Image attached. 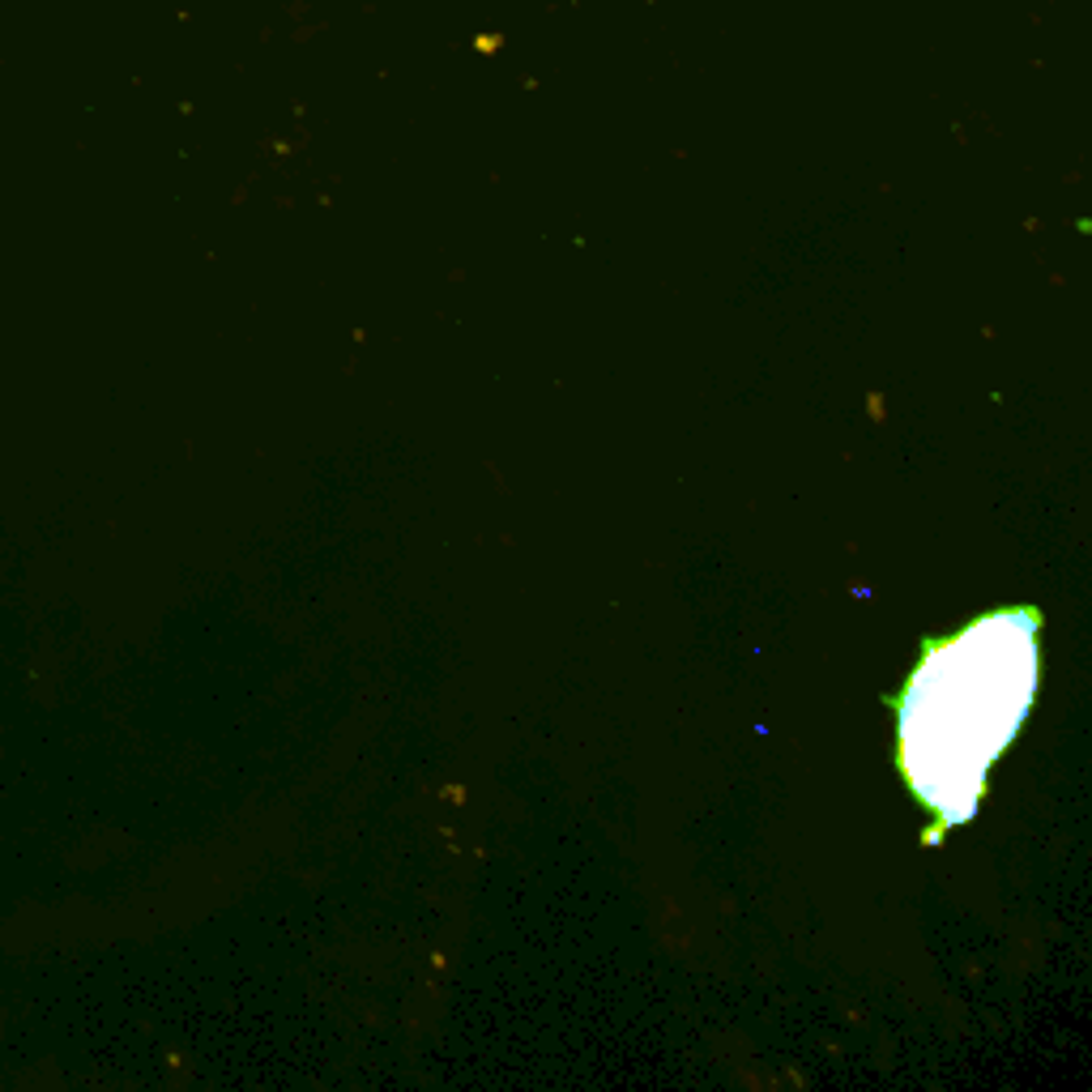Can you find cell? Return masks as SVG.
<instances>
[{
  "label": "cell",
  "instance_id": "6da1fadb",
  "mask_svg": "<svg viewBox=\"0 0 1092 1092\" xmlns=\"http://www.w3.org/2000/svg\"><path fill=\"white\" fill-rule=\"evenodd\" d=\"M1037 619L1003 610L935 645L900 700L905 773L944 824H964L1019 729L1037 679Z\"/></svg>",
  "mask_w": 1092,
  "mask_h": 1092
}]
</instances>
